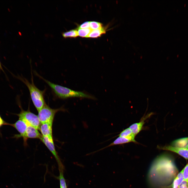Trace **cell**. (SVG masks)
<instances>
[{
  "mask_svg": "<svg viewBox=\"0 0 188 188\" xmlns=\"http://www.w3.org/2000/svg\"><path fill=\"white\" fill-rule=\"evenodd\" d=\"M92 30L90 28L85 29L79 28L78 31V36L82 37L87 38Z\"/></svg>",
  "mask_w": 188,
  "mask_h": 188,
  "instance_id": "e0dca14e",
  "label": "cell"
},
{
  "mask_svg": "<svg viewBox=\"0 0 188 188\" xmlns=\"http://www.w3.org/2000/svg\"><path fill=\"white\" fill-rule=\"evenodd\" d=\"M159 149L167 150L175 152L186 159L188 160V149L184 148H180L170 145L163 146H158Z\"/></svg>",
  "mask_w": 188,
  "mask_h": 188,
  "instance_id": "52a82bcc",
  "label": "cell"
},
{
  "mask_svg": "<svg viewBox=\"0 0 188 188\" xmlns=\"http://www.w3.org/2000/svg\"><path fill=\"white\" fill-rule=\"evenodd\" d=\"M21 111L16 114L19 119L25 121L29 125L32 126L38 130H39L41 123L38 115L31 112L28 109L25 110L20 106Z\"/></svg>",
  "mask_w": 188,
  "mask_h": 188,
  "instance_id": "5b68a950",
  "label": "cell"
},
{
  "mask_svg": "<svg viewBox=\"0 0 188 188\" xmlns=\"http://www.w3.org/2000/svg\"><path fill=\"white\" fill-rule=\"evenodd\" d=\"M42 136L38 131V130L35 128L28 125L27 127L26 132L22 137L24 142L26 143L28 138H37L40 139Z\"/></svg>",
  "mask_w": 188,
  "mask_h": 188,
  "instance_id": "9c48e42d",
  "label": "cell"
},
{
  "mask_svg": "<svg viewBox=\"0 0 188 188\" xmlns=\"http://www.w3.org/2000/svg\"><path fill=\"white\" fill-rule=\"evenodd\" d=\"M63 109L61 108L56 109H52L45 104L43 107L38 111V116L41 124L53 122L56 113Z\"/></svg>",
  "mask_w": 188,
  "mask_h": 188,
  "instance_id": "277c9868",
  "label": "cell"
},
{
  "mask_svg": "<svg viewBox=\"0 0 188 188\" xmlns=\"http://www.w3.org/2000/svg\"><path fill=\"white\" fill-rule=\"evenodd\" d=\"M188 144V137L181 138L174 141L172 143L173 146L184 148Z\"/></svg>",
  "mask_w": 188,
  "mask_h": 188,
  "instance_id": "5bb4252c",
  "label": "cell"
},
{
  "mask_svg": "<svg viewBox=\"0 0 188 188\" xmlns=\"http://www.w3.org/2000/svg\"><path fill=\"white\" fill-rule=\"evenodd\" d=\"M152 113H151L143 117L139 122L134 123L130 126L129 128L134 135L136 136L142 130L145 121L146 119L150 117Z\"/></svg>",
  "mask_w": 188,
  "mask_h": 188,
  "instance_id": "30bf717a",
  "label": "cell"
},
{
  "mask_svg": "<svg viewBox=\"0 0 188 188\" xmlns=\"http://www.w3.org/2000/svg\"><path fill=\"white\" fill-rule=\"evenodd\" d=\"M8 125L14 127L19 132V134L15 136L16 137H23L29 125L25 121L19 119L14 123L8 124Z\"/></svg>",
  "mask_w": 188,
  "mask_h": 188,
  "instance_id": "ba28073f",
  "label": "cell"
},
{
  "mask_svg": "<svg viewBox=\"0 0 188 188\" xmlns=\"http://www.w3.org/2000/svg\"><path fill=\"white\" fill-rule=\"evenodd\" d=\"M181 183L176 178L173 182L172 188H179V186Z\"/></svg>",
  "mask_w": 188,
  "mask_h": 188,
  "instance_id": "44dd1931",
  "label": "cell"
},
{
  "mask_svg": "<svg viewBox=\"0 0 188 188\" xmlns=\"http://www.w3.org/2000/svg\"><path fill=\"white\" fill-rule=\"evenodd\" d=\"M0 70H2L3 72H4V70L3 69L2 67V66L1 64L0 61Z\"/></svg>",
  "mask_w": 188,
  "mask_h": 188,
  "instance_id": "d4e9b609",
  "label": "cell"
},
{
  "mask_svg": "<svg viewBox=\"0 0 188 188\" xmlns=\"http://www.w3.org/2000/svg\"><path fill=\"white\" fill-rule=\"evenodd\" d=\"M31 83L23 77L19 75L15 77L22 82L27 87L29 91L32 102L38 111L42 108L46 104L44 97V90L42 91L40 90L35 85L33 82L32 73L31 72Z\"/></svg>",
  "mask_w": 188,
  "mask_h": 188,
  "instance_id": "3957f363",
  "label": "cell"
},
{
  "mask_svg": "<svg viewBox=\"0 0 188 188\" xmlns=\"http://www.w3.org/2000/svg\"><path fill=\"white\" fill-rule=\"evenodd\" d=\"M90 28L89 22L87 21L84 22L79 26V28L85 29Z\"/></svg>",
  "mask_w": 188,
  "mask_h": 188,
  "instance_id": "7402d4cb",
  "label": "cell"
},
{
  "mask_svg": "<svg viewBox=\"0 0 188 188\" xmlns=\"http://www.w3.org/2000/svg\"><path fill=\"white\" fill-rule=\"evenodd\" d=\"M185 5H186V4H185L184 5V6H185Z\"/></svg>",
  "mask_w": 188,
  "mask_h": 188,
  "instance_id": "f1b7e54d",
  "label": "cell"
},
{
  "mask_svg": "<svg viewBox=\"0 0 188 188\" xmlns=\"http://www.w3.org/2000/svg\"><path fill=\"white\" fill-rule=\"evenodd\" d=\"M62 35L64 38H75L78 36V31L76 30H72L63 32Z\"/></svg>",
  "mask_w": 188,
  "mask_h": 188,
  "instance_id": "2e32d148",
  "label": "cell"
},
{
  "mask_svg": "<svg viewBox=\"0 0 188 188\" xmlns=\"http://www.w3.org/2000/svg\"><path fill=\"white\" fill-rule=\"evenodd\" d=\"M187 185H188V180L187 181Z\"/></svg>",
  "mask_w": 188,
  "mask_h": 188,
  "instance_id": "4316f807",
  "label": "cell"
},
{
  "mask_svg": "<svg viewBox=\"0 0 188 188\" xmlns=\"http://www.w3.org/2000/svg\"><path fill=\"white\" fill-rule=\"evenodd\" d=\"M185 147L188 149V144Z\"/></svg>",
  "mask_w": 188,
  "mask_h": 188,
  "instance_id": "484cf974",
  "label": "cell"
},
{
  "mask_svg": "<svg viewBox=\"0 0 188 188\" xmlns=\"http://www.w3.org/2000/svg\"><path fill=\"white\" fill-rule=\"evenodd\" d=\"M119 136L128 138L131 140L132 142L136 143L135 139L136 136L132 132L129 128H127L121 132L119 135Z\"/></svg>",
  "mask_w": 188,
  "mask_h": 188,
  "instance_id": "4fadbf2b",
  "label": "cell"
},
{
  "mask_svg": "<svg viewBox=\"0 0 188 188\" xmlns=\"http://www.w3.org/2000/svg\"><path fill=\"white\" fill-rule=\"evenodd\" d=\"M53 122H46L41 124L39 130L42 136L47 137L49 138H53L52 127Z\"/></svg>",
  "mask_w": 188,
  "mask_h": 188,
  "instance_id": "8fae6325",
  "label": "cell"
},
{
  "mask_svg": "<svg viewBox=\"0 0 188 188\" xmlns=\"http://www.w3.org/2000/svg\"><path fill=\"white\" fill-rule=\"evenodd\" d=\"M172 160L167 155L163 154L156 157L149 169L148 179L154 187L162 188L168 182L173 170Z\"/></svg>",
  "mask_w": 188,
  "mask_h": 188,
  "instance_id": "6da1fadb",
  "label": "cell"
},
{
  "mask_svg": "<svg viewBox=\"0 0 188 188\" xmlns=\"http://www.w3.org/2000/svg\"><path fill=\"white\" fill-rule=\"evenodd\" d=\"M131 142H132V140L128 138L119 136L113 142L110 144L109 145L99 150V151L101 150L106 148L114 145L121 144Z\"/></svg>",
  "mask_w": 188,
  "mask_h": 188,
  "instance_id": "7c38bea8",
  "label": "cell"
},
{
  "mask_svg": "<svg viewBox=\"0 0 188 188\" xmlns=\"http://www.w3.org/2000/svg\"><path fill=\"white\" fill-rule=\"evenodd\" d=\"M105 33V29L102 27L101 28L92 30L87 38H97L100 37L102 34Z\"/></svg>",
  "mask_w": 188,
  "mask_h": 188,
  "instance_id": "9a60e30c",
  "label": "cell"
},
{
  "mask_svg": "<svg viewBox=\"0 0 188 188\" xmlns=\"http://www.w3.org/2000/svg\"><path fill=\"white\" fill-rule=\"evenodd\" d=\"M1 118V116H0V118Z\"/></svg>",
  "mask_w": 188,
  "mask_h": 188,
  "instance_id": "83f0119b",
  "label": "cell"
},
{
  "mask_svg": "<svg viewBox=\"0 0 188 188\" xmlns=\"http://www.w3.org/2000/svg\"><path fill=\"white\" fill-rule=\"evenodd\" d=\"M187 182L184 180L179 186V188H187Z\"/></svg>",
  "mask_w": 188,
  "mask_h": 188,
  "instance_id": "603a6c76",
  "label": "cell"
},
{
  "mask_svg": "<svg viewBox=\"0 0 188 188\" xmlns=\"http://www.w3.org/2000/svg\"><path fill=\"white\" fill-rule=\"evenodd\" d=\"M8 123L5 122L2 118H0V127L3 125H8Z\"/></svg>",
  "mask_w": 188,
  "mask_h": 188,
  "instance_id": "cb8c5ba5",
  "label": "cell"
},
{
  "mask_svg": "<svg viewBox=\"0 0 188 188\" xmlns=\"http://www.w3.org/2000/svg\"><path fill=\"white\" fill-rule=\"evenodd\" d=\"M63 173V172H59V175L57 178L59 180L60 188H67Z\"/></svg>",
  "mask_w": 188,
  "mask_h": 188,
  "instance_id": "ac0fdd59",
  "label": "cell"
},
{
  "mask_svg": "<svg viewBox=\"0 0 188 188\" xmlns=\"http://www.w3.org/2000/svg\"><path fill=\"white\" fill-rule=\"evenodd\" d=\"M40 140L45 145L55 157L58 165L59 172H64V167L56 150L53 138L42 136Z\"/></svg>",
  "mask_w": 188,
  "mask_h": 188,
  "instance_id": "8992f818",
  "label": "cell"
},
{
  "mask_svg": "<svg viewBox=\"0 0 188 188\" xmlns=\"http://www.w3.org/2000/svg\"><path fill=\"white\" fill-rule=\"evenodd\" d=\"M187 188H188V187H187Z\"/></svg>",
  "mask_w": 188,
  "mask_h": 188,
  "instance_id": "f546056e",
  "label": "cell"
},
{
  "mask_svg": "<svg viewBox=\"0 0 188 188\" xmlns=\"http://www.w3.org/2000/svg\"><path fill=\"white\" fill-rule=\"evenodd\" d=\"M184 180L187 182L188 180V163L182 170Z\"/></svg>",
  "mask_w": 188,
  "mask_h": 188,
  "instance_id": "ffe728a7",
  "label": "cell"
},
{
  "mask_svg": "<svg viewBox=\"0 0 188 188\" xmlns=\"http://www.w3.org/2000/svg\"><path fill=\"white\" fill-rule=\"evenodd\" d=\"M90 28L92 30H96L102 27V24L95 21L89 22Z\"/></svg>",
  "mask_w": 188,
  "mask_h": 188,
  "instance_id": "d6986e66",
  "label": "cell"
},
{
  "mask_svg": "<svg viewBox=\"0 0 188 188\" xmlns=\"http://www.w3.org/2000/svg\"><path fill=\"white\" fill-rule=\"evenodd\" d=\"M36 75L43 80L51 88L55 95L61 99H65L70 97L85 98L95 99V97L82 92L77 91L67 87L53 83L45 79L36 72Z\"/></svg>",
  "mask_w": 188,
  "mask_h": 188,
  "instance_id": "7a4b0ae2",
  "label": "cell"
}]
</instances>
